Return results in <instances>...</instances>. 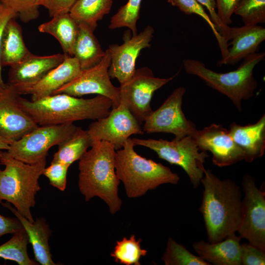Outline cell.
I'll return each instance as SVG.
<instances>
[{
	"mask_svg": "<svg viewBox=\"0 0 265 265\" xmlns=\"http://www.w3.org/2000/svg\"><path fill=\"white\" fill-rule=\"evenodd\" d=\"M201 183L204 190L199 210L208 242L216 243L238 230L241 217V191L235 182L221 180L209 169H205Z\"/></svg>",
	"mask_w": 265,
	"mask_h": 265,
	"instance_id": "6da1fadb",
	"label": "cell"
},
{
	"mask_svg": "<svg viewBox=\"0 0 265 265\" xmlns=\"http://www.w3.org/2000/svg\"><path fill=\"white\" fill-rule=\"evenodd\" d=\"M116 151L108 142L94 141L79 162L78 186L85 201L100 198L112 214L120 211L122 206L118 195L120 181L115 172Z\"/></svg>",
	"mask_w": 265,
	"mask_h": 265,
	"instance_id": "7a4b0ae2",
	"label": "cell"
},
{
	"mask_svg": "<svg viewBox=\"0 0 265 265\" xmlns=\"http://www.w3.org/2000/svg\"><path fill=\"white\" fill-rule=\"evenodd\" d=\"M18 101L38 126L73 123L85 119L96 120L106 116L113 107L110 99L99 95L84 99L61 93L34 101L20 95Z\"/></svg>",
	"mask_w": 265,
	"mask_h": 265,
	"instance_id": "3957f363",
	"label": "cell"
},
{
	"mask_svg": "<svg viewBox=\"0 0 265 265\" xmlns=\"http://www.w3.org/2000/svg\"><path fill=\"white\" fill-rule=\"evenodd\" d=\"M130 137L115 153V172L129 198L141 197L163 184L178 183L180 178L177 173L161 163L138 155Z\"/></svg>",
	"mask_w": 265,
	"mask_h": 265,
	"instance_id": "277c9868",
	"label": "cell"
},
{
	"mask_svg": "<svg viewBox=\"0 0 265 265\" xmlns=\"http://www.w3.org/2000/svg\"><path fill=\"white\" fill-rule=\"evenodd\" d=\"M0 162L5 166L0 169V204L2 200L12 204L21 215L33 222L30 209L34 207L35 195L41 189L38 180L46 168V157L28 164L5 152Z\"/></svg>",
	"mask_w": 265,
	"mask_h": 265,
	"instance_id": "5b68a950",
	"label": "cell"
},
{
	"mask_svg": "<svg viewBox=\"0 0 265 265\" xmlns=\"http://www.w3.org/2000/svg\"><path fill=\"white\" fill-rule=\"evenodd\" d=\"M265 56V52L255 53L244 58L236 70L224 73L213 71L201 61L193 59H185L183 66L186 73L199 77L208 86L228 97L241 111V101L254 96L258 82L253 70Z\"/></svg>",
	"mask_w": 265,
	"mask_h": 265,
	"instance_id": "8992f818",
	"label": "cell"
},
{
	"mask_svg": "<svg viewBox=\"0 0 265 265\" xmlns=\"http://www.w3.org/2000/svg\"><path fill=\"white\" fill-rule=\"evenodd\" d=\"M135 145L155 151L158 157L171 164L181 167L186 172L194 188L201 183L205 169L204 163L209 157L207 152L200 151L192 136L171 141L159 139L132 138Z\"/></svg>",
	"mask_w": 265,
	"mask_h": 265,
	"instance_id": "52a82bcc",
	"label": "cell"
},
{
	"mask_svg": "<svg viewBox=\"0 0 265 265\" xmlns=\"http://www.w3.org/2000/svg\"><path fill=\"white\" fill-rule=\"evenodd\" d=\"M79 127L73 123L38 126L7 150L15 159L28 164L36 163L47 157L49 150L69 137Z\"/></svg>",
	"mask_w": 265,
	"mask_h": 265,
	"instance_id": "ba28073f",
	"label": "cell"
},
{
	"mask_svg": "<svg viewBox=\"0 0 265 265\" xmlns=\"http://www.w3.org/2000/svg\"><path fill=\"white\" fill-rule=\"evenodd\" d=\"M242 186L244 197L237 232L242 238L265 252V192L258 188L248 174L243 176Z\"/></svg>",
	"mask_w": 265,
	"mask_h": 265,
	"instance_id": "9c48e42d",
	"label": "cell"
},
{
	"mask_svg": "<svg viewBox=\"0 0 265 265\" xmlns=\"http://www.w3.org/2000/svg\"><path fill=\"white\" fill-rule=\"evenodd\" d=\"M174 78L155 77L146 67L136 69L132 77L119 87L120 102L126 105L141 125L153 111L150 103L154 92Z\"/></svg>",
	"mask_w": 265,
	"mask_h": 265,
	"instance_id": "30bf717a",
	"label": "cell"
},
{
	"mask_svg": "<svg viewBox=\"0 0 265 265\" xmlns=\"http://www.w3.org/2000/svg\"><path fill=\"white\" fill-rule=\"evenodd\" d=\"M185 92L183 86L175 89L160 106L145 119L144 132L172 133L176 139L192 136L197 131L196 125L186 118L182 108Z\"/></svg>",
	"mask_w": 265,
	"mask_h": 265,
	"instance_id": "8fae6325",
	"label": "cell"
},
{
	"mask_svg": "<svg viewBox=\"0 0 265 265\" xmlns=\"http://www.w3.org/2000/svg\"><path fill=\"white\" fill-rule=\"evenodd\" d=\"M110 55L107 49L101 61L97 65L82 70L80 74L70 82L55 91L53 95L64 93L80 97L88 94H97L110 99L113 107L120 103L119 87L114 86L110 80L108 68Z\"/></svg>",
	"mask_w": 265,
	"mask_h": 265,
	"instance_id": "7c38bea8",
	"label": "cell"
},
{
	"mask_svg": "<svg viewBox=\"0 0 265 265\" xmlns=\"http://www.w3.org/2000/svg\"><path fill=\"white\" fill-rule=\"evenodd\" d=\"M87 132L92 142H108L116 150L122 148L132 135L144 133L141 125L122 102L112 108L106 116L91 123Z\"/></svg>",
	"mask_w": 265,
	"mask_h": 265,
	"instance_id": "4fadbf2b",
	"label": "cell"
},
{
	"mask_svg": "<svg viewBox=\"0 0 265 265\" xmlns=\"http://www.w3.org/2000/svg\"><path fill=\"white\" fill-rule=\"evenodd\" d=\"M154 33L153 27L147 26L139 34L124 37V43L111 44L107 49L110 55L108 74L122 84L129 80L135 71V62L143 49L149 48Z\"/></svg>",
	"mask_w": 265,
	"mask_h": 265,
	"instance_id": "5bb4252c",
	"label": "cell"
},
{
	"mask_svg": "<svg viewBox=\"0 0 265 265\" xmlns=\"http://www.w3.org/2000/svg\"><path fill=\"white\" fill-rule=\"evenodd\" d=\"M200 151H209L213 163L219 167L234 164L244 159L241 149L221 125L212 124L192 136Z\"/></svg>",
	"mask_w": 265,
	"mask_h": 265,
	"instance_id": "9a60e30c",
	"label": "cell"
},
{
	"mask_svg": "<svg viewBox=\"0 0 265 265\" xmlns=\"http://www.w3.org/2000/svg\"><path fill=\"white\" fill-rule=\"evenodd\" d=\"M20 95L8 83L0 95V133L12 142L38 126L19 105Z\"/></svg>",
	"mask_w": 265,
	"mask_h": 265,
	"instance_id": "2e32d148",
	"label": "cell"
},
{
	"mask_svg": "<svg viewBox=\"0 0 265 265\" xmlns=\"http://www.w3.org/2000/svg\"><path fill=\"white\" fill-rule=\"evenodd\" d=\"M67 56L64 53L45 56L32 53L21 62L10 67L7 83L21 95L24 94L27 89L61 64Z\"/></svg>",
	"mask_w": 265,
	"mask_h": 265,
	"instance_id": "e0dca14e",
	"label": "cell"
},
{
	"mask_svg": "<svg viewBox=\"0 0 265 265\" xmlns=\"http://www.w3.org/2000/svg\"><path fill=\"white\" fill-rule=\"evenodd\" d=\"M232 47L226 57L219 60L217 65L238 63L248 55L257 52L265 40V28L258 25L230 27L229 35Z\"/></svg>",
	"mask_w": 265,
	"mask_h": 265,
	"instance_id": "ac0fdd59",
	"label": "cell"
},
{
	"mask_svg": "<svg viewBox=\"0 0 265 265\" xmlns=\"http://www.w3.org/2000/svg\"><path fill=\"white\" fill-rule=\"evenodd\" d=\"M241 239L233 233L220 241L210 243L202 240L194 242L192 246L198 256L210 264L241 265Z\"/></svg>",
	"mask_w": 265,
	"mask_h": 265,
	"instance_id": "d6986e66",
	"label": "cell"
},
{
	"mask_svg": "<svg viewBox=\"0 0 265 265\" xmlns=\"http://www.w3.org/2000/svg\"><path fill=\"white\" fill-rule=\"evenodd\" d=\"M81 71L77 59L74 56H67L61 64L27 89L24 94H30L33 101L52 95L55 91L77 77Z\"/></svg>",
	"mask_w": 265,
	"mask_h": 265,
	"instance_id": "ffe728a7",
	"label": "cell"
},
{
	"mask_svg": "<svg viewBox=\"0 0 265 265\" xmlns=\"http://www.w3.org/2000/svg\"><path fill=\"white\" fill-rule=\"evenodd\" d=\"M229 133L241 149L246 162L262 157L265 150V115L255 124L241 126L235 122L230 125Z\"/></svg>",
	"mask_w": 265,
	"mask_h": 265,
	"instance_id": "44dd1931",
	"label": "cell"
},
{
	"mask_svg": "<svg viewBox=\"0 0 265 265\" xmlns=\"http://www.w3.org/2000/svg\"><path fill=\"white\" fill-rule=\"evenodd\" d=\"M1 204L9 209L18 219L28 237V242L32 246L35 261L42 265H55L52 260L49 244L51 231L44 218H37L30 222L8 203Z\"/></svg>",
	"mask_w": 265,
	"mask_h": 265,
	"instance_id": "7402d4cb",
	"label": "cell"
},
{
	"mask_svg": "<svg viewBox=\"0 0 265 265\" xmlns=\"http://www.w3.org/2000/svg\"><path fill=\"white\" fill-rule=\"evenodd\" d=\"M32 53L26 46L22 29L15 18L7 24L0 46V64L1 66H12L30 56Z\"/></svg>",
	"mask_w": 265,
	"mask_h": 265,
	"instance_id": "603a6c76",
	"label": "cell"
},
{
	"mask_svg": "<svg viewBox=\"0 0 265 265\" xmlns=\"http://www.w3.org/2000/svg\"><path fill=\"white\" fill-rule=\"evenodd\" d=\"M38 28L40 32L53 36L59 42L64 53L73 56L79 26L69 13L55 16L40 25Z\"/></svg>",
	"mask_w": 265,
	"mask_h": 265,
	"instance_id": "cb8c5ba5",
	"label": "cell"
},
{
	"mask_svg": "<svg viewBox=\"0 0 265 265\" xmlns=\"http://www.w3.org/2000/svg\"><path fill=\"white\" fill-rule=\"evenodd\" d=\"M78 36L73 49V56L75 57L81 69L90 68L99 63L105 54L94 30L87 26L79 24Z\"/></svg>",
	"mask_w": 265,
	"mask_h": 265,
	"instance_id": "d4e9b609",
	"label": "cell"
},
{
	"mask_svg": "<svg viewBox=\"0 0 265 265\" xmlns=\"http://www.w3.org/2000/svg\"><path fill=\"white\" fill-rule=\"evenodd\" d=\"M112 3V0H77L69 13L78 24L94 31L98 22L110 12Z\"/></svg>",
	"mask_w": 265,
	"mask_h": 265,
	"instance_id": "484cf974",
	"label": "cell"
},
{
	"mask_svg": "<svg viewBox=\"0 0 265 265\" xmlns=\"http://www.w3.org/2000/svg\"><path fill=\"white\" fill-rule=\"evenodd\" d=\"M92 142L87 130L79 127L69 137L58 145V149L53 155L52 161L70 166L80 159Z\"/></svg>",
	"mask_w": 265,
	"mask_h": 265,
	"instance_id": "4316f807",
	"label": "cell"
},
{
	"mask_svg": "<svg viewBox=\"0 0 265 265\" xmlns=\"http://www.w3.org/2000/svg\"><path fill=\"white\" fill-rule=\"evenodd\" d=\"M13 234L9 240L0 245V258L14 261L19 265H37L28 257V237L24 228Z\"/></svg>",
	"mask_w": 265,
	"mask_h": 265,
	"instance_id": "83f0119b",
	"label": "cell"
},
{
	"mask_svg": "<svg viewBox=\"0 0 265 265\" xmlns=\"http://www.w3.org/2000/svg\"><path fill=\"white\" fill-rule=\"evenodd\" d=\"M141 239H136L134 235L130 238L123 237L116 241L113 251L110 253L115 262L125 265H140V260L145 256L147 250L142 249Z\"/></svg>",
	"mask_w": 265,
	"mask_h": 265,
	"instance_id": "f1b7e54d",
	"label": "cell"
},
{
	"mask_svg": "<svg viewBox=\"0 0 265 265\" xmlns=\"http://www.w3.org/2000/svg\"><path fill=\"white\" fill-rule=\"evenodd\" d=\"M161 260L165 265H210L199 256L189 252L183 244L169 238Z\"/></svg>",
	"mask_w": 265,
	"mask_h": 265,
	"instance_id": "f546056e",
	"label": "cell"
},
{
	"mask_svg": "<svg viewBox=\"0 0 265 265\" xmlns=\"http://www.w3.org/2000/svg\"><path fill=\"white\" fill-rule=\"evenodd\" d=\"M167 1L172 6L177 7L186 14H194L202 18L209 25L217 39L222 56L220 60L226 57L229 51L228 44L224 41L216 26L201 4L196 0H167Z\"/></svg>",
	"mask_w": 265,
	"mask_h": 265,
	"instance_id": "4dcf8cb0",
	"label": "cell"
},
{
	"mask_svg": "<svg viewBox=\"0 0 265 265\" xmlns=\"http://www.w3.org/2000/svg\"><path fill=\"white\" fill-rule=\"evenodd\" d=\"M142 0H128L111 17L109 28L113 29L122 27L130 29L132 35L137 34L136 23L139 18Z\"/></svg>",
	"mask_w": 265,
	"mask_h": 265,
	"instance_id": "1f68e13d",
	"label": "cell"
},
{
	"mask_svg": "<svg viewBox=\"0 0 265 265\" xmlns=\"http://www.w3.org/2000/svg\"><path fill=\"white\" fill-rule=\"evenodd\" d=\"M241 17L244 26L265 23V0H240L234 13Z\"/></svg>",
	"mask_w": 265,
	"mask_h": 265,
	"instance_id": "d6a6232c",
	"label": "cell"
},
{
	"mask_svg": "<svg viewBox=\"0 0 265 265\" xmlns=\"http://www.w3.org/2000/svg\"><path fill=\"white\" fill-rule=\"evenodd\" d=\"M0 1L14 10L25 23L35 20L39 16L40 0H0Z\"/></svg>",
	"mask_w": 265,
	"mask_h": 265,
	"instance_id": "836d02e7",
	"label": "cell"
},
{
	"mask_svg": "<svg viewBox=\"0 0 265 265\" xmlns=\"http://www.w3.org/2000/svg\"><path fill=\"white\" fill-rule=\"evenodd\" d=\"M69 167L68 164L52 161L50 165L45 168L43 175L48 178L51 185L64 191L66 187L67 174Z\"/></svg>",
	"mask_w": 265,
	"mask_h": 265,
	"instance_id": "e575fe53",
	"label": "cell"
},
{
	"mask_svg": "<svg viewBox=\"0 0 265 265\" xmlns=\"http://www.w3.org/2000/svg\"><path fill=\"white\" fill-rule=\"evenodd\" d=\"M241 265H265V252L249 243L241 244Z\"/></svg>",
	"mask_w": 265,
	"mask_h": 265,
	"instance_id": "d590c367",
	"label": "cell"
},
{
	"mask_svg": "<svg viewBox=\"0 0 265 265\" xmlns=\"http://www.w3.org/2000/svg\"><path fill=\"white\" fill-rule=\"evenodd\" d=\"M203 7L208 10L210 18L217 27L224 41L228 44L229 39L230 27L225 25L218 18L216 10L215 0H196Z\"/></svg>",
	"mask_w": 265,
	"mask_h": 265,
	"instance_id": "8d00e7d4",
	"label": "cell"
},
{
	"mask_svg": "<svg viewBox=\"0 0 265 265\" xmlns=\"http://www.w3.org/2000/svg\"><path fill=\"white\" fill-rule=\"evenodd\" d=\"M77 0H40V5L48 11L50 17L69 13Z\"/></svg>",
	"mask_w": 265,
	"mask_h": 265,
	"instance_id": "74e56055",
	"label": "cell"
},
{
	"mask_svg": "<svg viewBox=\"0 0 265 265\" xmlns=\"http://www.w3.org/2000/svg\"><path fill=\"white\" fill-rule=\"evenodd\" d=\"M240 0H215L217 14L226 26L232 23V16Z\"/></svg>",
	"mask_w": 265,
	"mask_h": 265,
	"instance_id": "f35d334b",
	"label": "cell"
},
{
	"mask_svg": "<svg viewBox=\"0 0 265 265\" xmlns=\"http://www.w3.org/2000/svg\"><path fill=\"white\" fill-rule=\"evenodd\" d=\"M17 14L12 9L8 7L0 1V46L4 28L8 22L13 18H15ZM2 67L0 64V84L4 87V83L2 77Z\"/></svg>",
	"mask_w": 265,
	"mask_h": 265,
	"instance_id": "ab89813d",
	"label": "cell"
},
{
	"mask_svg": "<svg viewBox=\"0 0 265 265\" xmlns=\"http://www.w3.org/2000/svg\"><path fill=\"white\" fill-rule=\"evenodd\" d=\"M23 228L16 218L5 217L0 214V238L7 234H14Z\"/></svg>",
	"mask_w": 265,
	"mask_h": 265,
	"instance_id": "60d3db41",
	"label": "cell"
},
{
	"mask_svg": "<svg viewBox=\"0 0 265 265\" xmlns=\"http://www.w3.org/2000/svg\"><path fill=\"white\" fill-rule=\"evenodd\" d=\"M12 143V141L3 136L0 133V150H7Z\"/></svg>",
	"mask_w": 265,
	"mask_h": 265,
	"instance_id": "b9f144b4",
	"label": "cell"
},
{
	"mask_svg": "<svg viewBox=\"0 0 265 265\" xmlns=\"http://www.w3.org/2000/svg\"><path fill=\"white\" fill-rule=\"evenodd\" d=\"M3 87H4L2 86L0 84V95L1 94V93L2 91Z\"/></svg>",
	"mask_w": 265,
	"mask_h": 265,
	"instance_id": "7bdbcfd3",
	"label": "cell"
},
{
	"mask_svg": "<svg viewBox=\"0 0 265 265\" xmlns=\"http://www.w3.org/2000/svg\"><path fill=\"white\" fill-rule=\"evenodd\" d=\"M2 154H3V152L2 151V150H0V159Z\"/></svg>",
	"mask_w": 265,
	"mask_h": 265,
	"instance_id": "ee69618b",
	"label": "cell"
}]
</instances>
